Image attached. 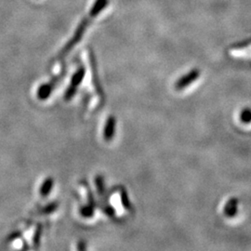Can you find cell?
Returning a JSON list of instances; mask_svg holds the SVG:
<instances>
[{
  "label": "cell",
  "instance_id": "cell-4",
  "mask_svg": "<svg viewBox=\"0 0 251 251\" xmlns=\"http://www.w3.org/2000/svg\"><path fill=\"white\" fill-rule=\"evenodd\" d=\"M238 199L237 198H231L227 204L225 205V214L228 218H233L236 215L237 211H238Z\"/></svg>",
  "mask_w": 251,
  "mask_h": 251
},
{
  "label": "cell",
  "instance_id": "cell-11",
  "mask_svg": "<svg viewBox=\"0 0 251 251\" xmlns=\"http://www.w3.org/2000/svg\"><path fill=\"white\" fill-rule=\"evenodd\" d=\"M121 198H122V204H123V206L126 209H129L130 208V202H129V200H128V197H127V194L126 193L125 191H123L122 192V194H121Z\"/></svg>",
  "mask_w": 251,
  "mask_h": 251
},
{
  "label": "cell",
  "instance_id": "cell-3",
  "mask_svg": "<svg viewBox=\"0 0 251 251\" xmlns=\"http://www.w3.org/2000/svg\"><path fill=\"white\" fill-rule=\"evenodd\" d=\"M116 127H117V119L114 116L109 117L106 121V124L104 126V130H103V137L104 139L109 142L111 140H113V138L115 137L116 134Z\"/></svg>",
  "mask_w": 251,
  "mask_h": 251
},
{
  "label": "cell",
  "instance_id": "cell-9",
  "mask_svg": "<svg viewBox=\"0 0 251 251\" xmlns=\"http://www.w3.org/2000/svg\"><path fill=\"white\" fill-rule=\"evenodd\" d=\"M50 91H51L50 86H42L38 91V96L40 99H46L50 95Z\"/></svg>",
  "mask_w": 251,
  "mask_h": 251
},
{
  "label": "cell",
  "instance_id": "cell-5",
  "mask_svg": "<svg viewBox=\"0 0 251 251\" xmlns=\"http://www.w3.org/2000/svg\"><path fill=\"white\" fill-rule=\"evenodd\" d=\"M85 75H86V69H85V67L81 66L76 70V72L74 74L72 81H71V86L75 87V88H77L80 85L81 82L84 79Z\"/></svg>",
  "mask_w": 251,
  "mask_h": 251
},
{
  "label": "cell",
  "instance_id": "cell-6",
  "mask_svg": "<svg viewBox=\"0 0 251 251\" xmlns=\"http://www.w3.org/2000/svg\"><path fill=\"white\" fill-rule=\"evenodd\" d=\"M52 186H53V179L49 178V179H47L45 182L43 183L42 187L40 189V194H41V196H42V197H47V196L50 194V190L52 188Z\"/></svg>",
  "mask_w": 251,
  "mask_h": 251
},
{
  "label": "cell",
  "instance_id": "cell-13",
  "mask_svg": "<svg viewBox=\"0 0 251 251\" xmlns=\"http://www.w3.org/2000/svg\"><path fill=\"white\" fill-rule=\"evenodd\" d=\"M105 211H106V213H107V215L109 216H114L115 214V210H114V208L112 207V206H108L105 208Z\"/></svg>",
  "mask_w": 251,
  "mask_h": 251
},
{
  "label": "cell",
  "instance_id": "cell-12",
  "mask_svg": "<svg viewBox=\"0 0 251 251\" xmlns=\"http://www.w3.org/2000/svg\"><path fill=\"white\" fill-rule=\"evenodd\" d=\"M76 89H77V88H75V87H73V86H70V88L66 90V92H65V99L70 100L72 97H74V95H75V92H76Z\"/></svg>",
  "mask_w": 251,
  "mask_h": 251
},
{
  "label": "cell",
  "instance_id": "cell-1",
  "mask_svg": "<svg viewBox=\"0 0 251 251\" xmlns=\"http://www.w3.org/2000/svg\"><path fill=\"white\" fill-rule=\"evenodd\" d=\"M108 4H109V0H95L89 13L81 21L75 32L74 33L72 38L68 41V43L66 45L64 46L59 57H63L66 54L69 53L72 50L73 48L79 43L85 32L87 31V28L90 25V23L93 21V19L96 18L100 13L107 7Z\"/></svg>",
  "mask_w": 251,
  "mask_h": 251
},
{
  "label": "cell",
  "instance_id": "cell-8",
  "mask_svg": "<svg viewBox=\"0 0 251 251\" xmlns=\"http://www.w3.org/2000/svg\"><path fill=\"white\" fill-rule=\"evenodd\" d=\"M96 182V187L97 191L100 196H102L105 192V186H104V180L101 176H97V178L95 179Z\"/></svg>",
  "mask_w": 251,
  "mask_h": 251
},
{
  "label": "cell",
  "instance_id": "cell-2",
  "mask_svg": "<svg viewBox=\"0 0 251 251\" xmlns=\"http://www.w3.org/2000/svg\"><path fill=\"white\" fill-rule=\"evenodd\" d=\"M199 76H200V71L198 69L191 70L187 75H183L176 82V84H175L176 90H181L185 89L186 87H188L190 84H192L193 82L197 80Z\"/></svg>",
  "mask_w": 251,
  "mask_h": 251
},
{
  "label": "cell",
  "instance_id": "cell-10",
  "mask_svg": "<svg viewBox=\"0 0 251 251\" xmlns=\"http://www.w3.org/2000/svg\"><path fill=\"white\" fill-rule=\"evenodd\" d=\"M93 213H94V209H93V206H84L81 209V215L87 217V218L92 217Z\"/></svg>",
  "mask_w": 251,
  "mask_h": 251
},
{
  "label": "cell",
  "instance_id": "cell-7",
  "mask_svg": "<svg viewBox=\"0 0 251 251\" xmlns=\"http://www.w3.org/2000/svg\"><path fill=\"white\" fill-rule=\"evenodd\" d=\"M240 120L245 124H249L251 122V109L245 108L240 114Z\"/></svg>",
  "mask_w": 251,
  "mask_h": 251
}]
</instances>
